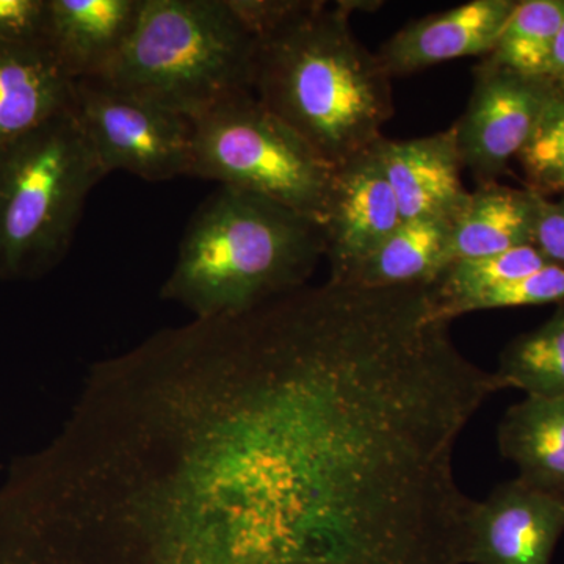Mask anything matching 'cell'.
Returning a JSON list of instances; mask_svg holds the SVG:
<instances>
[{
  "label": "cell",
  "instance_id": "22",
  "mask_svg": "<svg viewBox=\"0 0 564 564\" xmlns=\"http://www.w3.org/2000/svg\"><path fill=\"white\" fill-rule=\"evenodd\" d=\"M47 43V0H0V46Z\"/></svg>",
  "mask_w": 564,
  "mask_h": 564
},
{
  "label": "cell",
  "instance_id": "17",
  "mask_svg": "<svg viewBox=\"0 0 564 564\" xmlns=\"http://www.w3.org/2000/svg\"><path fill=\"white\" fill-rule=\"evenodd\" d=\"M564 0L518 2L494 50L481 61L532 79H547Z\"/></svg>",
  "mask_w": 564,
  "mask_h": 564
},
{
  "label": "cell",
  "instance_id": "4",
  "mask_svg": "<svg viewBox=\"0 0 564 564\" xmlns=\"http://www.w3.org/2000/svg\"><path fill=\"white\" fill-rule=\"evenodd\" d=\"M106 177L73 110L0 147V276L36 278L69 251Z\"/></svg>",
  "mask_w": 564,
  "mask_h": 564
},
{
  "label": "cell",
  "instance_id": "14",
  "mask_svg": "<svg viewBox=\"0 0 564 564\" xmlns=\"http://www.w3.org/2000/svg\"><path fill=\"white\" fill-rule=\"evenodd\" d=\"M538 193L491 182L469 192L452 220L445 267L533 245Z\"/></svg>",
  "mask_w": 564,
  "mask_h": 564
},
{
  "label": "cell",
  "instance_id": "23",
  "mask_svg": "<svg viewBox=\"0 0 564 564\" xmlns=\"http://www.w3.org/2000/svg\"><path fill=\"white\" fill-rule=\"evenodd\" d=\"M256 40L265 39L310 9L313 0H229Z\"/></svg>",
  "mask_w": 564,
  "mask_h": 564
},
{
  "label": "cell",
  "instance_id": "6",
  "mask_svg": "<svg viewBox=\"0 0 564 564\" xmlns=\"http://www.w3.org/2000/svg\"><path fill=\"white\" fill-rule=\"evenodd\" d=\"M73 111L106 176L126 172L148 182L188 176V118L98 79L76 80Z\"/></svg>",
  "mask_w": 564,
  "mask_h": 564
},
{
  "label": "cell",
  "instance_id": "9",
  "mask_svg": "<svg viewBox=\"0 0 564 564\" xmlns=\"http://www.w3.org/2000/svg\"><path fill=\"white\" fill-rule=\"evenodd\" d=\"M563 533L564 499L514 478L475 500L466 564H552Z\"/></svg>",
  "mask_w": 564,
  "mask_h": 564
},
{
  "label": "cell",
  "instance_id": "3",
  "mask_svg": "<svg viewBox=\"0 0 564 564\" xmlns=\"http://www.w3.org/2000/svg\"><path fill=\"white\" fill-rule=\"evenodd\" d=\"M256 55L229 0H141L128 43L95 79L195 120L252 91Z\"/></svg>",
  "mask_w": 564,
  "mask_h": 564
},
{
  "label": "cell",
  "instance_id": "16",
  "mask_svg": "<svg viewBox=\"0 0 564 564\" xmlns=\"http://www.w3.org/2000/svg\"><path fill=\"white\" fill-rule=\"evenodd\" d=\"M454 218L402 221L345 285L361 289L430 288L445 269V250Z\"/></svg>",
  "mask_w": 564,
  "mask_h": 564
},
{
  "label": "cell",
  "instance_id": "15",
  "mask_svg": "<svg viewBox=\"0 0 564 564\" xmlns=\"http://www.w3.org/2000/svg\"><path fill=\"white\" fill-rule=\"evenodd\" d=\"M497 444L519 480L564 499V397L527 395L508 408Z\"/></svg>",
  "mask_w": 564,
  "mask_h": 564
},
{
  "label": "cell",
  "instance_id": "25",
  "mask_svg": "<svg viewBox=\"0 0 564 564\" xmlns=\"http://www.w3.org/2000/svg\"><path fill=\"white\" fill-rule=\"evenodd\" d=\"M547 79L552 84L564 85V18L555 36L554 47H552Z\"/></svg>",
  "mask_w": 564,
  "mask_h": 564
},
{
  "label": "cell",
  "instance_id": "5",
  "mask_svg": "<svg viewBox=\"0 0 564 564\" xmlns=\"http://www.w3.org/2000/svg\"><path fill=\"white\" fill-rule=\"evenodd\" d=\"M188 176L254 193L322 225L336 169L252 91L192 120Z\"/></svg>",
  "mask_w": 564,
  "mask_h": 564
},
{
  "label": "cell",
  "instance_id": "1",
  "mask_svg": "<svg viewBox=\"0 0 564 564\" xmlns=\"http://www.w3.org/2000/svg\"><path fill=\"white\" fill-rule=\"evenodd\" d=\"M343 2L313 0L258 41L252 93L334 169L383 139L392 77L352 32Z\"/></svg>",
  "mask_w": 564,
  "mask_h": 564
},
{
  "label": "cell",
  "instance_id": "10",
  "mask_svg": "<svg viewBox=\"0 0 564 564\" xmlns=\"http://www.w3.org/2000/svg\"><path fill=\"white\" fill-rule=\"evenodd\" d=\"M516 6V0H473L421 18L386 41L378 58L392 79L458 58H485Z\"/></svg>",
  "mask_w": 564,
  "mask_h": 564
},
{
  "label": "cell",
  "instance_id": "21",
  "mask_svg": "<svg viewBox=\"0 0 564 564\" xmlns=\"http://www.w3.org/2000/svg\"><path fill=\"white\" fill-rule=\"evenodd\" d=\"M564 302V270L547 265L470 296L456 307L455 318L480 311L508 310V307L538 306Z\"/></svg>",
  "mask_w": 564,
  "mask_h": 564
},
{
  "label": "cell",
  "instance_id": "7",
  "mask_svg": "<svg viewBox=\"0 0 564 564\" xmlns=\"http://www.w3.org/2000/svg\"><path fill=\"white\" fill-rule=\"evenodd\" d=\"M549 79H532L481 61L466 110L454 128L464 170L478 185L497 182L518 161L532 135L545 99Z\"/></svg>",
  "mask_w": 564,
  "mask_h": 564
},
{
  "label": "cell",
  "instance_id": "12",
  "mask_svg": "<svg viewBox=\"0 0 564 564\" xmlns=\"http://www.w3.org/2000/svg\"><path fill=\"white\" fill-rule=\"evenodd\" d=\"M141 0H47V44L74 80L109 68L139 20Z\"/></svg>",
  "mask_w": 564,
  "mask_h": 564
},
{
  "label": "cell",
  "instance_id": "20",
  "mask_svg": "<svg viewBox=\"0 0 564 564\" xmlns=\"http://www.w3.org/2000/svg\"><path fill=\"white\" fill-rule=\"evenodd\" d=\"M529 191L564 195V85L552 84L532 135L518 158Z\"/></svg>",
  "mask_w": 564,
  "mask_h": 564
},
{
  "label": "cell",
  "instance_id": "11",
  "mask_svg": "<svg viewBox=\"0 0 564 564\" xmlns=\"http://www.w3.org/2000/svg\"><path fill=\"white\" fill-rule=\"evenodd\" d=\"M372 151L391 185L403 221L454 218L466 202L454 128L411 140L383 137Z\"/></svg>",
  "mask_w": 564,
  "mask_h": 564
},
{
  "label": "cell",
  "instance_id": "24",
  "mask_svg": "<svg viewBox=\"0 0 564 564\" xmlns=\"http://www.w3.org/2000/svg\"><path fill=\"white\" fill-rule=\"evenodd\" d=\"M533 247L544 256L545 261L564 270V195L555 202L538 195Z\"/></svg>",
  "mask_w": 564,
  "mask_h": 564
},
{
  "label": "cell",
  "instance_id": "2",
  "mask_svg": "<svg viewBox=\"0 0 564 564\" xmlns=\"http://www.w3.org/2000/svg\"><path fill=\"white\" fill-rule=\"evenodd\" d=\"M322 258L317 223L220 185L193 214L161 296L198 321L237 317L307 285Z\"/></svg>",
  "mask_w": 564,
  "mask_h": 564
},
{
  "label": "cell",
  "instance_id": "8",
  "mask_svg": "<svg viewBox=\"0 0 564 564\" xmlns=\"http://www.w3.org/2000/svg\"><path fill=\"white\" fill-rule=\"evenodd\" d=\"M402 221L372 148L337 166L321 225L328 281L343 284Z\"/></svg>",
  "mask_w": 564,
  "mask_h": 564
},
{
  "label": "cell",
  "instance_id": "13",
  "mask_svg": "<svg viewBox=\"0 0 564 564\" xmlns=\"http://www.w3.org/2000/svg\"><path fill=\"white\" fill-rule=\"evenodd\" d=\"M74 93L50 44L0 46V147L73 110Z\"/></svg>",
  "mask_w": 564,
  "mask_h": 564
},
{
  "label": "cell",
  "instance_id": "18",
  "mask_svg": "<svg viewBox=\"0 0 564 564\" xmlns=\"http://www.w3.org/2000/svg\"><path fill=\"white\" fill-rule=\"evenodd\" d=\"M496 375L505 389L564 397V303L543 325L514 337L503 348Z\"/></svg>",
  "mask_w": 564,
  "mask_h": 564
},
{
  "label": "cell",
  "instance_id": "19",
  "mask_svg": "<svg viewBox=\"0 0 564 564\" xmlns=\"http://www.w3.org/2000/svg\"><path fill=\"white\" fill-rule=\"evenodd\" d=\"M547 263L533 245L486 258L452 262L429 288L433 318L451 325L456 307L470 296L536 272Z\"/></svg>",
  "mask_w": 564,
  "mask_h": 564
}]
</instances>
